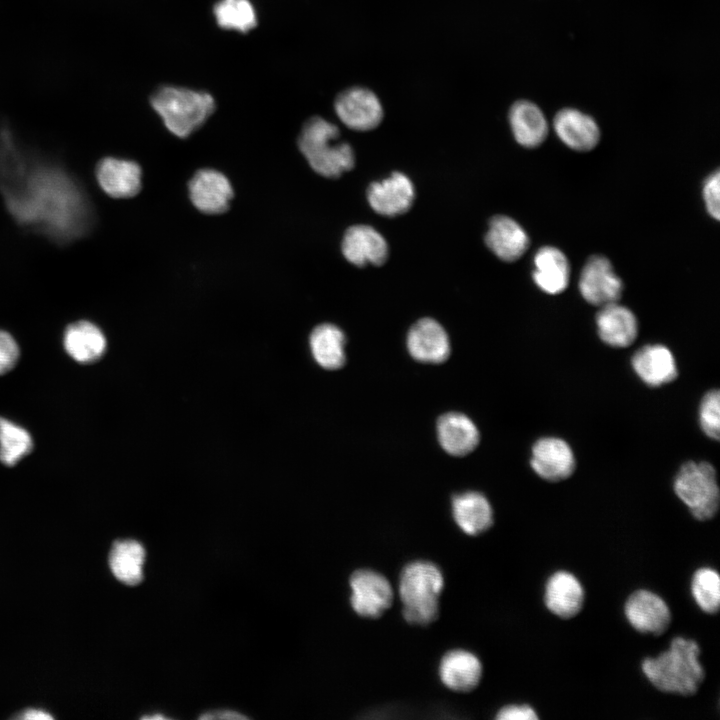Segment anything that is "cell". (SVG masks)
<instances>
[{
    "mask_svg": "<svg viewBox=\"0 0 720 720\" xmlns=\"http://www.w3.org/2000/svg\"><path fill=\"white\" fill-rule=\"evenodd\" d=\"M33 448L31 435L23 427L0 417V461L14 466Z\"/></svg>",
    "mask_w": 720,
    "mask_h": 720,
    "instance_id": "30",
    "label": "cell"
},
{
    "mask_svg": "<svg viewBox=\"0 0 720 720\" xmlns=\"http://www.w3.org/2000/svg\"><path fill=\"white\" fill-rule=\"evenodd\" d=\"M496 718L499 720H537L538 716L528 705H509L503 707Z\"/></svg>",
    "mask_w": 720,
    "mask_h": 720,
    "instance_id": "35",
    "label": "cell"
},
{
    "mask_svg": "<svg viewBox=\"0 0 720 720\" xmlns=\"http://www.w3.org/2000/svg\"><path fill=\"white\" fill-rule=\"evenodd\" d=\"M407 347L411 356L425 363H441L450 354L446 331L435 319H419L409 330Z\"/></svg>",
    "mask_w": 720,
    "mask_h": 720,
    "instance_id": "14",
    "label": "cell"
},
{
    "mask_svg": "<svg viewBox=\"0 0 720 720\" xmlns=\"http://www.w3.org/2000/svg\"><path fill=\"white\" fill-rule=\"evenodd\" d=\"M720 173L716 170L705 181L703 197L709 215L719 220L720 218Z\"/></svg>",
    "mask_w": 720,
    "mask_h": 720,
    "instance_id": "33",
    "label": "cell"
},
{
    "mask_svg": "<svg viewBox=\"0 0 720 720\" xmlns=\"http://www.w3.org/2000/svg\"><path fill=\"white\" fill-rule=\"evenodd\" d=\"M509 122L516 141L524 147H537L547 137L546 118L540 108L530 101L515 102L509 111Z\"/></svg>",
    "mask_w": 720,
    "mask_h": 720,
    "instance_id": "24",
    "label": "cell"
},
{
    "mask_svg": "<svg viewBox=\"0 0 720 720\" xmlns=\"http://www.w3.org/2000/svg\"><path fill=\"white\" fill-rule=\"evenodd\" d=\"M143 719H165L162 715H154V716H144Z\"/></svg>",
    "mask_w": 720,
    "mask_h": 720,
    "instance_id": "38",
    "label": "cell"
},
{
    "mask_svg": "<svg viewBox=\"0 0 720 720\" xmlns=\"http://www.w3.org/2000/svg\"><path fill=\"white\" fill-rule=\"evenodd\" d=\"M201 719H246L247 717L245 715H242L235 711L230 710H224V711H214V712H208L205 713L200 717Z\"/></svg>",
    "mask_w": 720,
    "mask_h": 720,
    "instance_id": "36",
    "label": "cell"
},
{
    "mask_svg": "<svg viewBox=\"0 0 720 720\" xmlns=\"http://www.w3.org/2000/svg\"><path fill=\"white\" fill-rule=\"evenodd\" d=\"M691 591L697 605L708 614H714L720 606V578L712 568L698 569L691 581Z\"/></svg>",
    "mask_w": 720,
    "mask_h": 720,
    "instance_id": "31",
    "label": "cell"
},
{
    "mask_svg": "<svg viewBox=\"0 0 720 720\" xmlns=\"http://www.w3.org/2000/svg\"><path fill=\"white\" fill-rule=\"evenodd\" d=\"M339 128L320 116L309 118L298 137V147L318 174L336 178L353 168L355 155L346 141H338Z\"/></svg>",
    "mask_w": 720,
    "mask_h": 720,
    "instance_id": "2",
    "label": "cell"
},
{
    "mask_svg": "<svg viewBox=\"0 0 720 720\" xmlns=\"http://www.w3.org/2000/svg\"><path fill=\"white\" fill-rule=\"evenodd\" d=\"M151 106L172 134L186 138L214 112L215 100L204 91L166 85L152 94Z\"/></svg>",
    "mask_w": 720,
    "mask_h": 720,
    "instance_id": "3",
    "label": "cell"
},
{
    "mask_svg": "<svg viewBox=\"0 0 720 720\" xmlns=\"http://www.w3.org/2000/svg\"><path fill=\"white\" fill-rule=\"evenodd\" d=\"M19 354V347L14 338L9 333L0 330V375L14 368Z\"/></svg>",
    "mask_w": 720,
    "mask_h": 720,
    "instance_id": "34",
    "label": "cell"
},
{
    "mask_svg": "<svg viewBox=\"0 0 720 720\" xmlns=\"http://www.w3.org/2000/svg\"><path fill=\"white\" fill-rule=\"evenodd\" d=\"M366 195L374 211L385 216H396L411 207L415 199V188L406 174L394 171L381 181L371 182Z\"/></svg>",
    "mask_w": 720,
    "mask_h": 720,
    "instance_id": "9",
    "label": "cell"
},
{
    "mask_svg": "<svg viewBox=\"0 0 720 720\" xmlns=\"http://www.w3.org/2000/svg\"><path fill=\"white\" fill-rule=\"evenodd\" d=\"M487 247L504 261L519 259L529 247V237L521 225L507 215H494L485 234Z\"/></svg>",
    "mask_w": 720,
    "mask_h": 720,
    "instance_id": "15",
    "label": "cell"
},
{
    "mask_svg": "<svg viewBox=\"0 0 720 720\" xmlns=\"http://www.w3.org/2000/svg\"><path fill=\"white\" fill-rule=\"evenodd\" d=\"M192 204L205 214H220L228 210L233 189L228 178L214 169L197 171L188 183Z\"/></svg>",
    "mask_w": 720,
    "mask_h": 720,
    "instance_id": "11",
    "label": "cell"
},
{
    "mask_svg": "<svg viewBox=\"0 0 720 720\" xmlns=\"http://www.w3.org/2000/svg\"><path fill=\"white\" fill-rule=\"evenodd\" d=\"M453 517L468 535H477L493 524V511L487 498L478 492H465L452 500Z\"/></svg>",
    "mask_w": 720,
    "mask_h": 720,
    "instance_id": "26",
    "label": "cell"
},
{
    "mask_svg": "<svg viewBox=\"0 0 720 720\" xmlns=\"http://www.w3.org/2000/svg\"><path fill=\"white\" fill-rule=\"evenodd\" d=\"M438 439L442 448L453 456L472 452L479 443V431L466 415L451 412L437 422Z\"/></svg>",
    "mask_w": 720,
    "mask_h": 720,
    "instance_id": "21",
    "label": "cell"
},
{
    "mask_svg": "<svg viewBox=\"0 0 720 720\" xmlns=\"http://www.w3.org/2000/svg\"><path fill=\"white\" fill-rule=\"evenodd\" d=\"M443 585V575L433 563L415 561L406 565L399 580L404 619L417 625H427L437 619Z\"/></svg>",
    "mask_w": 720,
    "mask_h": 720,
    "instance_id": "4",
    "label": "cell"
},
{
    "mask_svg": "<svg viewBox=\"0 0 720 720\" xmlns=\"http://www.w3.org/2000/svg\"><path fill=\"white\" fill-rule=\"evenodd\" d=\"M628 622L641 633L660 635L670 625L671 613L666 602L648 590L632 593L625 603Z\"/></svg>",
    "mask_w": 720,
    "mask_h": 720,
    "instance_id": "12",
    "label": "cell"
},
{
    "mask_svg": "<svg viewBox=\"0 0 720 720\" xmlns=\"http://www.w3.org/2000/svg\"><path fill=\"white\" fill-rule=\"evenodd\" d=\"M530 464L538 476L551 482L571 476L576 465L569 444L557 437L537 440L532 447Z\"/></svg>",
    "mask_w": 720,
    "mask_h": 720,
    "instance_id": "10",
    "label": "cell"
},
{
    "mask_svg": "<svg viewBox=\"0 0 720 720\" xmlns=\"http://www.w3.org/2000/svg\"><path fill=\"white\" fill-rule=\"evenodd\" d=\"M554 130L560 140L573 150L586 152L599 142L600 130L589 115L572 108L560 110L554 118Z\"/></svg>",
    "mask_w": 720,
    "mask_h": 720,
    "instance_id": "17",
    "label": "cell"
},
{
    "mask_svg": "<svg viewBox=\"0 0 720 720\" xmlns=\"http://www.w3.org/2000/svg\"><path fill=\"white\" fill-rule=\"evenodd\" d=\"M345 335L330 323L314 328L310 335V347L314 359L325 369H338L345 363Z\"/></svg>",
    "mask_w": 720,
    "mask_h": 720,
    "instance_id": "27",
    "label": "cell"
},
{
    "mask_svg": "<svg viewBox=\"0 0 720 720\" xmlns=\"http://www.w3.org/2000/svg\"><path fill=\"white\" fill-rule=\"evenodd\" d=\"M631 363L637 376L649 386H661L677 377L675 358L661 344L642 347L633 355Z\"/></svg>",
    "mask_w": 720,
    "mask_h": 720,
    "instance_id": "19",
    "label": "cell"
},
{
    "mask_svg": "<svg viewBox=\"0 0 720 720\" xmlns=\"http://www.w3.org/2000/svg\"><path fill=\"white\" fill-rule=\"evenodd\" d=\"M699 421L703 432L718 440L720 433V396L718 390H711L703 397L699 409Z\"/></svg>",
    "mask_w": 720,
    "mask_h": 720,
    "instance_id": "32",
    "label": "cell"
},
{
    "mask_svg": "<svg viewBox=\"0 0 720 720\" xmlns=\"http://www.w3.org/2000/svg\"><path fill=\"white\" fill-rule=\"evenodd\" d=\"M579 290L589 304L602 307L620 299L623 283L606 257L594 255L581 271Z\"/></svg>",
    "mask_w": 720,
    "mask_h": 720,
    "instance_id": "7",
    "label": "cell"
},
{
    "mask_svg": "<svg viewBox=\"0 0 720 720\" xmlns=\"http://www.w3.org/2000/svg\"><path fill=\"white\" fill-rule=\"evenodd\" d=\"M439 674L446 687L466 692L474 689L480 682L482 664L471 652L452 650L442 658Z\"/></svg>",
    "mask_w": 720,
    "mask_h": 720,
    "instance_id": "23",
    "label": "cell"
},
{
    "mask_svg": "<svg viewBox=\"0 0 720 720\" xmlns=\"http://www.w3.org/2000/svg\"><path fill=\"white\" fill-rule=\"evenodd\" d=\"M674 491L697 520H709L718 512L720 492L710 463H684L675 477Z\"/></svg>",
    "mask_w": 720,
    "mask_h": 720,
    "instance_id": "5",
    "label": "cell"
},
{
    "mask_svg": "<svg viewBox=\"0 0 720 720\" xmlns=\"http://www.w3.org/2000/svg\"><path fill=\"white\" fill-rule=\"evenodd\" d=\"M96 175L104 192L114 198L133 197L141 189V168L133 161L104 158L97 166Z\"/></svg>",
    "mask_w": 720,
    "mask_h": 720,
    "instance_id": "16",
    "label": "cell"
},
{
    "mask_svg": "<svg viewBox=\"0 0 720 720\" xmlns=\"http://www.w3.org/2000/svg\"><path fill=\"white\" fill-rule=\"evenodd\" d=\"M545 604L550 612L564 619L576 616L584 603V590L571 573L558 571L546 583Z\"/></svg>",
    "mask_w": 720,
    "mask_h": 720,
    "instance_id": "18",
    "label": "cell"
},
{
    "mask_svg": "<svg viewBox=\"0 0 720 720\" xmlns=\"http://www.w3.org/2000/svg\"><path fill=\"white\" fill-rule=\"evenodd\" d=\"M596 325L600 339L613 347L629 346L638 334L634 313L617 302L601 307L596 316Z\"/></svg>",
    "mask_w": 720,
    "mask_h": 720,
    "instance_id": "20",
    "label": "cell"
},
{
    "mask_svg": "<svg viewBox=\"0 0 720 720\" xmlns=\"http://www.w3.org/2000/svg\"><path fill=\"white\" fill-rule=\"evenodd\" d=\"M699 655L696 641L676 637L668 650L656 658H646L642 662V671L658 690L691 696L698 691L705 678Z\"/></svg>",
    "mask_w": 720,
    "mask_h": 720,
    "instance_id": "1",
    "label": "cell"
},
{
    "mask_svg": "<svg viewBox=\"0 0 720 720\" xmlns=\"http://www.w3.org/2000/svg\"><path fill=\"white\" fill-rule=\"evenodd\" d=\"M344 257L357 266L383 264L388 257V244L383 235L368 224L349 226L343 235Z\"/></svg>",
    "mask_w": 720,
    "mask_h": 720,
    "instance_id": "13",
    "label": "cell"
},
{
    "mask_svg": "<svg viewBox=\"0 0 720 720\" xmlns=\"http://www.w3.org/2000/svg\"><path fill=\"white\" fill-rule=\"evenodd\" d=\"M66 352L75 361L89 364L99 360L106 350L102 331L89 321H77L69 325L64 334Z\"/></svg>",
    "mask_w": 720,
    "mask_h": 720,
    "instance_id": "25",
    "label": "cell"
},
{
    "mask_svg": "<svg viewBox=\"0 0 720 720\" xmlns=\"http://www.w3.org/2000/svg\"><path fill=\"white\" fill-rule=\"evenodd\" d=\"M145 549L135 540H121L113 544L109 564L114 576L127 585H137L143 579Z\"/></svg>",
    "mask_w": 720,
    "mask_h": 720,
    "instance_id": "28",
    "label": "cell"
},
{
    "mask_svg": "<svg viewBox=\"0 0 720 720\" xmlns=\"http://www.w3.org/2000/svg\"><path fill=\"white\" fill-rule=\"evenodd\" d=\"M20 718L28 720H51L53 717L45 711L30 709L25 711Z\"/></svg>",
    "mask_w": 720,
    "mask_h": 720,
    "instance_id": "37",
    "label": "cell"
},
{
    "mask_svg": "<svg viewBox=\"0 0 720 720\" xmlns=\"http://www.w3.org/2000/svg\"><path fill=\"white\" fill-rule=\"evenodd\" d=\"M213 13L222 29L246 33L257 25V13L250 0H219Z\"/></svg>",
    "mask_w": 720,
    "mask_h": 720,
    "instance_id": "29",
    "label": "cell"
},
{
    "mask_svg": "<svg viewBox=\"0 0 720 720\" xmlns=\"http://www.w3.org/2000/svg\"><path fill=\"white\" fill-rule=\"evenodd\" d=\"M569 275V262L561 250L544 246L537 251L532 276L542 291L551 295L563 292L568 286Z\"/></svg>",
    "mask_w": 720,
    "mask_h": 720,
    "instance_id": "22",
    "label": "cell"
},
{
    "mask_svg": "<svg viewBox=\"0 0 720 720\" xmlns=\"http://www.w3.org/2000/svg\"><path fill=\"white\" fill-rule=\"evenodd\" d=\"M350 587L352 608L360 616L379 617L392 604V587L389 581L376 571H355L350 577Z\"/></svg>",
    "mask_w": 720,
    "mask_h": 720,
    "instance_id": "6",
    "label": "cell"
},
{
    "mask_svg": "<svg viewBox=\"0 0 720 720\" xmlns=\"http://www.w3.org/2000/svg\"><path fill=\"white\" fill-rule=\"evenodd\" d=\"M334 108L339 119L355 130L373 129L383 118L379 98L365 87L355 86L340 92L335 98Z\"/></svg>",
    "mask_w": 720,
    "mask_h": 720,
    "instance_id": "8",
    "label": "cell"
}]
</instances>
